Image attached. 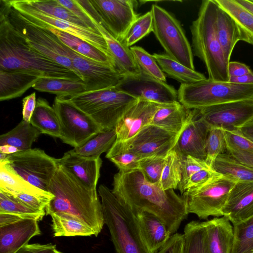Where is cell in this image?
<instances>
[{"label":"cell","mask_w":253,"mask_h":253,"mask_svg":"<svg viewBox=\"0 0 253 253\" xmlns=\"http://www.w3.org/2000/svg\"><path fill=\"white\" fill-rule=\"evenodd\" d=\"M227 153L242 163L253 168V142L238 130H225Z\"/></svg>","instance_id":"ab89813d"},{"label":"cell","mask_w":253,"mask_h":253,"mask_svg":"<svg viewBox=\"0 0 253 253\" xmlns=\"http://www.w3.org/2000/svg\"><path fill=\"white\" fill-rule=\"evenodd\" d=\"M37 104L36 94L34 92L22 100V120L30 123Z\"/></svg>","instance_id":"9f6ffc18"},{"label":"cell","mask_w":253,"mask_h":253,"mask_svg":"<svg viewBox=\"0 0 253 253\" xmlns=\"http://www.w3.org/2000/svg\"><path fill=\"white\" fill-rule=\"evenodd\" d=\"M42 78L40 74L27 70H0V101L22 96Z\"/></svg>","instance_id":"d4e9b609"},{"label":"cell","mask_w":253,"mask_h":253,"mask_svg":"<svg viewBox=\"0 0 253 253\" xmlns=\"http://www.w3.org/2000/svg\"><path fill=\"white\" fill-rule=\"evenodd\" d=\"M212 168L220 174L237 182H253V168L245 165L225 153L216 158Z\"/></svg>","instance_id":"8d00e7d4"},{"label":"cell","mask_w":253,"mask_h":253,"mask_svg":"<svg viewBox=\"0 0 253 253\" xmlns=\"http://www.w3.org/2000/svg\"><path fill=\"white\" fill-rule=\"evenodd\" d=\"M116 87L138 100L163 105L178 101L177 91L173 86L141 72L125 76Z\"/></svg>","instance_id":"2e32d148"},{"label":"cell","mask_w":253,"mask_h":253,"mask_svg":"<svg viewBox=\"0 0 253 253\" xmlns=\"http://www.w3.org/2000/svg\"><path fill=\"white\" fill-rule=\"evenodd\" d=\"M4 2L10 23L28 44L42 54L72 71L81 79L70 59L73 50L51 31L26 19L11 6L10 0H4Z\"/></svg>","instance_id":"ba28073f"},{"label":"cell","mask_w":253,"mask_h":253,"mask_svg":"<svg viewBox=\"0 0 253 253\" xmlns=\"http://www.w3.org/2000/svg\"><path fill=\"white\" fill-rule=\"evenodd\" d=\"M4 161L24 180L47 192L58 166V159L38 148L7 154Z\"/></svg>","instance_id":"30bf717a"},{"label":"cell","mask_w":253,"mask_h":253,"mask_svg":"<svg viewBox=\"0 0 253 253\" xmlns=\"http://www.w3.org/2000/svg\"><path fill=\"white\" fill-rule=\"evenodd\" d=\"M107 31L120 41L138 16L131 0H89Z\"/></svg>","instance_id":"ac0fdd59"},{"label":"cell","mask_w":253,"mask_h":253,"mask_svg":"<svg viewBox=\"0 0 253 253\" xmlns=\"http://www.w3.org/2000/svg\"><path fill=\"white\" fill-rule=\"evenodd\" d=\"M0 212L20 214L44 215L45 211H37L19 200L13 195L0 189Z\"/></svg>","instance_id":"c3c4849f"},{"label":"cell","mask_w":253,"mask_h":253,"mask_svg":"<svg viewBox=\"0 0 253 253\" xmlns=\"http://www.w3.org/2000/svg\"><path fill=\"white\" fill-rule=\"evenodd\" d=\"M55 249L56 245L52 244H28L21 248L15 253H52Z\"/></svg>","instance_id":"6f0895ef"},{"label":"cell","mask_w":253,"mask_h":253,"mask_svg":"<svg viewBox=\"0 0 253 253\" xmlns=\"http://www.w3.org/2000/svg\"><path fill=\"white\" fill-rule=\"evenodd\" d=\"M213 169L210 168L205 160L188 155L182 160V179L178 187L183 185L192 175L203 169Z\"/></svg>","instance_id":"f5cc1de1"},{"label":"cell","mask_w":253,"mask_h":253,"mask_svg":"<svg viewBox=\"0 0 253 253\" xmlns=\"http://www.w3.org/2000/svg\"><path fill=\"white\" fill-rule=\"evenodd\" d=\"M218 5L215 0L202 1L198 17L190 26L193 53L204 63L208 79L228 82V64L216 30Z\"/></svg>","instance_id":"277c9868"},{"label":"cell","mask_w":253,"mask_h":253,"mask_svg":"<svg viewBox=\"0 0 253 253\" xmlns=\"http://www.w3.org/2000/svg\"><path fill=\"white\" fill-rule=\"evenodd\" d=\"M192 115L179 101L162 105L154 115L150 125L171 132L179 134L183 129Z\"/></svg>","instance_id":"83f0119b"},{"label":"cell","mask_w":253,"mask_h":253,"mask_svg":"<svg viewBox=\"0 0 253 253\" xmlns=\"http://www.w3.org/2000/svg\"><path fill=\"white\" fill-rule=\"evenodd\" d=\"M253 71L250 67L238 61H230L228 64V73L229 77L242 76Z\"/></svg>","instance_id":"680465c9"},{"label":"cell","mask_w":253,"mask_h":253,"mask_svg":"<svg viewBox=\"0 0 253 253\" xmlns=\"http://www.w3.org/2000/svg\"><path fill=\"white\" fill-rule=\"evenodd\" d=\"M132 211L140 238L147 253H156L171 235L168 227L160 218L152 213L141 211Z\"/></svg>","instance_id":"44dd1931"},{"label":"cell","mask_w":253,"mask_h":253,"mask_svg":"<svg viewBox=\"0 0 253 253\" xmlns=\"http://www.w3.org/2000/svg\"><path fill=\"white\" fill-rule=\"evenodd\" d=\"M210 253H231L234 231L229 219L222 216L204 222Z\"/></svg>","instance_id":"484cf974"},{"label":"cell","mask_w":253,"mask_h":253,"mask_svg":"<svg viewBox=\"0 0 253 253\" xmlns=\"http://www.w3.org/2000/svg\"><path fill=\"white\" fill-rule=\"evenodd\" d=\"M30 123L41 133L60 137L61 125L57 114L53 106L44 98L40 97L37 99Z\"/></svg>","instance_id":"4dcf8cb0"},{"label":"cell","mask_w":253,"mask_h":253,"mask_svg":"<svg viewBox=\"0 0 253 253\" xmlns=\"http://www.w3.org/2000/svg\"><path fill=\"white\" fill-rule=\"evenodd\" d=\"M252 253H253V252H252Z\"/></svg>","instance_id":"003e7915"},{"label":"cell","mask_w":253,"mask_h":253,"mask_svg":"<svg viewBox=\"0 0 253 253\" xmlns=\"http://www.w3.org/2000/svg\"><path fill=\"white\" fill-rule=\"evenodd\" d=\"M0 189L27 193L51 201L54 196L31 184L18 175L6 161H0Z\"/></svg>","instance_id":"f1b7e54d"},{"label":"cell","mask_w":253,"mask_h":253,"mask_svg":"<svg viewBox=\"0 0 253 253\" xmlns=\"http://www.w3.org/2000/svg\"><path fill=\"white\" fill-rule=\"evenodd\" d=\"M252 1L253 2V0H252Z\"/></svg>","instance_id":"03108f58"},{"label":"cell","mask_w":253,"mask_h":253,"mask_svg":"<svg viewBox=\"0 0 253 253\" xmlns=\"http://www.w3.org/2000/svg\"><path fill=\"white\" fill-rule=\"evenodd\" d=\"M112 191L132 211L156 215L167 225L171 235L188 214L183 197L173 189L163 190L150 183L139 169L119 170L113 177Z\"/></svg>","instance_id":"6da1fadb"},{"label":"cell","mask_w":253,"mask_h":253,"mask_svg":"<svg viewBox=\"0 0 253 253\" xmlns=\"http://www.w3.org/2000/svg\"><path fill=\"white\" fill-rule=\"evenodd\" d=\"M104 38L108 51L112 56L116 69L124 76L137 75L140 70L134 58L130 47L116 39L100 23L93 21Z\"/></svg>","instance_id":"4316f807"},{"label":"cell","mask_w":253,"mask_h":253,"mask_svg":"<svg viewBox=\"0 0 253 253\" xmlns=\"http://www.w3.org/2000/svg\"><path fill=\"white\" fill-rule=\"evenodd\" d=\"M63 98L89 116L103 130L115 128L124 113L138 100L116 86Z\"/></svg>","instance_id":"8992f818"},{"label":"cell","mask_w":253,"mask_h":253,"mask_svg":"<svg viewBox=\"0 0 253 253\" xmlns=\"http://www.w3.org/2000/svg\"><path fill=\"white\" fill-rule=\"evenodd\" d=\"M140 71L161 81L166 82V77L157 61L144 49L138 46L130 47Z\"/></svg>","instance_id":"bcb514c9"},{"label":"cell","mask_w":253,"mask_h":253,"mask_svg":"<svg viewBox=\"0 0 253 253\" xmlns=\"http://www.w3.org/2000/svg\"><path fill=\"white\" fill-rule=\"evenodd\" d=\"M233 225L253 216V182H237L222 210Z\"/></svg>","instance_id":"603a6c76"},{"label":"cell","mask_w":253,"mask_h":253,"mask_svg":"<svg viewBox=\"0 0 253 253\" xmlns=\"http://www.w3.org/2000/svg\"><path fill=\"white\" fill-rule=\"evenodd\" d=\"M225 153H227V144L224 130L220 128L210 129L206 142V164L213 169L217 157Z\"/></svg>","instance_id":"7dc6e473"},{"label":"cell","mask_w":253,"mask_h":253,"mask_svg":"<svg viewBox=\"0 0 253 253\" xmlns=\"http://www.w3.org/2000/svg\"><path fill=\"white\" fill-rule=\"evenodd\" d=\"M117 138L115 128L102 130L98 133L83 145L74 148L70 152L85 157L99 158L105 152H108Z\"/></svg>","instance_id":"f35d334b"},{"label":"cell","mask_w":253,"mask_h":253,"mask_svg":"<svg viewBox=\"0 0 253 253\" xmlns=\"http://www.w3.org/2000/svg\"><path fill=\"white\" fill-rule=\"evenodd\" d=\"M229 82L237 84H253V72L236 77H229Z\"/></svg>","instance_id":"91938a15"},{"label":"cell","mask_w":253,"mask_h":253,"mask_svg":"<svg viewBox=\"0 0 253 253\" xmlns=\"http://www.w3.org/2000/svg\"><path fill=\"white\" fill-rule=\"evenodd\" d=\"M105 224L109 229L117 253H147L140 238L131 210L122 203L112 190L99 187Z\"/></svg>","instance_id":"5b68a950"},{"label":"cell","mask_w":253,"mask_h":253,"mask_svg":"<svg viewBox=\"0 0 253 253\" xmlns=\"http://www.w3.org/2000/svg\"><path fill=\"white\" fill-rule=\"evenodd\" d=\"M241 5L253 13V2L252 0H236Z\"/></svg>","instance_id":"be15d7a7"},{"label":"cell","mask_w":253,"mask_h":253,"mask_svg":"<svg viewBox=\"0 0 253 253\" xmlns=\"http://www.w3.org/2000/svg\"><path fill=\"white\" fill-rule=\"evenodd\" d=\"M48 191L54 198L45 208L46 215L63 213L91 227L97 236L105 224L101 202L96 190L87 188L72 173L58 164Z\"/></svg>","instance_id":"7a4b0ae2"},{"label":"cell","mask_w":253,"mask_h":253,"mask_svg":"<svg viewBox=\"0 0 253 253\" xmlns=\"http://www.w3.org/2000/svg\"><path fill=\"white\" fill-rule=\"evenodd\" d=\"M52 228L54 237L95 235L93 230L80 220L63 213H52Z\"/></svg>","instance_id":"74e56055"},{"label":"cell","mask_w":253,"mask_h":253,"mask_svg":"<svg viewBox=\"0 0 253 253\" xmlns=\"http://www.w3.org/2000/svg\"><path fill=\"white\" fill-rule=\"evenodd\" d=\"M156 253H185L183 234L175 233Z\"/></svg>","instance_id":"11a10c76"},{"label":"cell","mask_w":253,"mask_h":253,"mask_svg":"<svg viewBox=\"0 0 253 253\" xmlns=\"http://www.w3.org/2000/svg\"><path fill=\"white\" fill-rule=\"evenodd\" d=\"M163 104L138 100L123 115L115 126V141L125 142L135 136L149 125L157 110Z\"/></svg>","instance_id":"ffe728a7"},{"label":"cell","mask_w":253,"mask_h":253,"mask_svg":"<svg viewBox=\"0 0 253 253\" xmlns=\"http://www.w3.org/2000/svg\"><path fill=\"white\" fill-rule=\"evenodd\" d=\"M185 253H210L204 222L191 221L183 234Z\"/></svg>","instance_id":"b9f144b4"},{"label":"cell","mask_w":253,"mask_h":253,"mask_svg":"<svg viewBox=\"0 0 253 253\" xmlns=\"http://www.w3.org/2000/svg\"><path fill=\"white\" fill-rule=\"evenodd\" d=\"M33 88L39 91L55 94L56 96L68 97L85 91L83 81L65 79L42 78Z\"/></svg>","instance_id":"d590c367"},{"label":"cell","mask_w":253,"mask_h":253,"mask_svg":"<svg viewBox=\"0 0 253 253\" xmlns=\"http://www.w3.org/2000/svg\"><path fill=\"white\" fill-rule=\"evenodd\" d=\"M179 135L180 133L171 132L149 124L130 140L125 142L115 141L110 150L128 151L141 158L165 157L174 147Z\"/></svg>","instance_id":"4fadbf2b"},{"label":"cell","mask_w":253,"mask_h":253,"mask_svg":"<svg viewBox=\"0 0 253 253\" xmlns=\"http://www.w3.org/2000/svg\"><path fill=\"white\" fill-rule=\"evenodd\" d=\"M19 150L16 147L10 145L0 146V152L6 154H12L19 152Z\"/></svg>","instance_id":"6125c7cd"},{"label":"cell","mask_w":253,"mask_h":253,"mask_svg":"<svg viewBox=\"0 0 253 253\" xmlns=\"http://www.w3.org/2000/svg\"><path fill=\"white\" fill-rule=\"evenodd\" d=\"M178 101L188 109L203 108L253 98V84L215 82L206 79L181 84Z\"/></svg>","instance_id":"52a82bcc"},{"label":"cell","mask_w":253,"mask_h":253,"mask_svg":"<svg viewBox=\"0 0 253 253\" xmlns=\"http://www.w3.org/2000/svg\"><path fill=\"white\" fill-rule=\"evenodd\" d=\"M234 241L231 253L253 252V216L233 225Z\"/></svg>","instance_id":"ee69618b"},{"label":"cell","mask_w":253,"mask_h":253,"mask_svg":"<svg viewBox=\"0 0 253 253\" xmlns=\"http://www.w3.org/2000/svg\"><path fill=\"white\" fill-rule=\"evenodd\" d=\"M237 130L244 136L253 142V120L245 124Z\"/></svg>","instance_id":"94428289"},{"label":"cell","mask_w":253,"mask_h":253,"mask_svg":"<svg viewBox=\"0 0 253 253\" xmlns=\"http://www.w3.org/2000/svg\"><path fill=\"white\" fill-rule=\"evenodd\" d=\"M237 182L226 176L217 179L200 188L187 190L183 194L187 212L199 218L221 217L229 193Z\"/></svg>","instance_id":"8fae6325"},{"label":"cell","mask_w":253,"mask_h":253,"mask_svg":"<svg viewBox=\"0 0 253 253\" xmlns=\"http://www.w3.org/2000/svg\"><path fill=\"white\" fill-rule=\"evenodd\" d=\"M106 157L113 163L121 170L139 169L141 159L135 154L126 150H109Z\"/></svg>","instance_id":"f907efd6"},{"label":"cell","mask_w":253,"mask_h":253,"mask_svg":"<svg viewBox=\"0 0 253 253\" xmlns=\"http://www.w3.org/2000/svg\"><path fill=\"white\" fill-rule=\"evenodd\" d=\"M153 32V17L151 11L138 17L120 41L129 47Z\"/></svg>","instance_id":"f6af8a7d"},{"label":"cell","mask_w":253,"mask_h":253,"mask_svg":"<svg viewBox=\"0 0 253 253\" xmlns=\"http://www.w3.org/2000/svg\"><path fill=\"white\" fill-rule=\"evenodd\" d=\"M52 253H62L61 252H59V251L57 250L56 249L54 250Z\"/></svg>","instance_id":"e7e4bbea"},{"label":"cell","mask_w":253,"mask_h":253,"mask_svg":"<svg viewBox=\"0 0 253 253\" xmlns=\"http://www.w3.org/2000/svg\"><path fill=\"white\" fill-rule=\"evenodd\" d=\"M70 59L85 84V91L116 86L125 76L112 65L93 61L74 51Z\"/></svg>","instance_id":"e0dca14e"},{"label":"cell","mask_w":253,"mask_h":253,"mask_svg":"<svg viewBox=\"0 0 253 253\" xmlns=\"http://www.w3.org/2000/svg\"><path fill=\"white\" fill-rule=\"evenodd\" d=\"M183 159L174 148L168 153L157 184L162 190H174L177 188L182 179Z\"/></svg>","instance_id":"60d3db41"},{"label":"cell","mask_w":253,"mask_h":253,"mask_svg":"<svg viewBox=\"0 0 253 253\" xmlns=\"http://www.w3.org/2000/svg\"><path fill=\"white\" fill-rule=\"evenodd\" d=\"M216 30L226 59L229 62L234 47L240 41L239 36L237 28L232 18L218 5Z\"/></svg>","instance_id":"d6a6232c"},{"label":"cell","mask_w":253,"mask_h":253,"mask_svg":"<svg viewBox=\"0 0 253 253\" xmlns=\"http://www.w3.org/2000/svg\"><path fill=\"white\" fill-rule=\"evenodd\" d=\"M41 134L30 123L22 120L12 129L0 136V146L10 145L19 151H26L32 149L33 143Z\"/></svg>","instance_id":"e575fe53"},{"label":"cell","mask_w":253,"mask_h":253,"mask_svg":"<svg viewBox=\"0 0 253 253\" xmlns=\"http://www.w3.org/2000/svg\"><path fill=\"white\" fill-rule=\"evenodd\" d=\"M25 1L29 4L45 14L88 28L72 12L60 4L57 0H25Z\"/></svg>","instance_id":"7bdbcfd3"},{"label":"cell","mask_w":253,"mask_h":253,"mask_svg":"<svg viewBox=\"0 0 253 253\" xmlns=\"http://www.w3.org/2000/svg\"><path fill=\"white\" fill-rule=\"evenodd\" d=\"M222 176L213 169H203L192 175L178 188L181 194H183L187 190L200 188Z\"/></svg>","instance_id":"816d5d0a"},{"label":"cell","mask_w":253,"mask_h":253,"mask_svg":"<svg viewBox=\"0 0 253 253\" xmlns=\"http://www.w3.org/2000/svg\"><path fill=\"white\" fill-rule=\"evenodd\" d=\"M199 117L210 129L235 131L253 120V98L197 109Z\"/></svg>","instance_id":"9a60e30c"},{"label":"cell","mask_w":253,"mask_h":253,"mask_svg":"<svg viewBox=\"0 0 253 253\" xmlns=\"http://www.w3.org/2000/svg\"><path fill=\"white\" fill-rule=\"evenodd\" d=\"M52 106L60 122V139L64 143L74 148L78 147L103 130L89 116L68 99L56 96Z\"/></svg>","instance_id":"7c38bea8"},{"label":"cell","mask_w":253,"mask_h":253,"mask_svg":"<svg viewBox=\"0 0 253 253\" xmlns=\"http://www.w3.org/2000/svg\"><path fill=\"white\" fill-rule=\"evenodd\" d=\"M10 2L15 9L30 22L43 28H55L78 37L112 57L106 41L100 33L45 14L29 4L25 0H10Z\"/></svg>","instance_id":"5bb4252c"},{"label":"cell","mask_w":253,"mask_h":253,"mask_svg":"<svg viewBox=\"0 0 253 253\" xmlns=\"http://www.w3.org/2000/svg\"><path fill=\"white\" fill-rule=\"evenodd\" d=\"M152 55L162 71L181 84H191L207 79L204 74L185 66L166 53H154Z\"/></svg>","instance_id":"836d02e7"},{"label":"cell","mask_w":253,"mask_h":253,"mask_svg":"<svg viewBox=\"0 0 253 253\" xmlns=\"http://www.w3.org/2000/svg\"><path fill=\"white\" fill-rule=\"evenodd\" d=\"M36 219L25 218L0 226V253H15L41 232Z\"/></svg>","instance_id":"7402d4cb"},{"label":"cell","mask_w":253,"mask_h":253,"mask_svg":"<svg viewBox=\"0 0 253 253\" xmlns=\"http://www.w3.org/2000/svg\"><path fill=\"white\" fill-rule=\"evenodd\" d=\"M24 70L43 78L82 80L74 72L31 47L9 20L4 0H0V70Z\"/></svg>","instance_id":"3957f363"},{"label":"cell","mask_w":253,"mask_h":253,"mask_svg":"<svg viewBox=\"0 0 253 253\" xmlns=\"http://www.w3.org/2000/svg\"><path fill=\"white\" fill-rule=\"evenodd\" d=\"M150 11L153 17V32L166 54L185 66L195 70L192 46L179 21L157 4H153Z\"/></svg>","instance_id":"9c48e42d"},{"label":"cell","mask_w":253,"mask_h":253,"mask_svg":"<svg viewBox=\"0 0 253 253\" xmlns=\"http://www.w3.org/2000/svg\"><path fill=\"white\" fill-rule=\"evenodd\" d=\"M57 1L82 21L88 28L100 33L96 25L78 3L77 0H57Z\"/></svg>","instance_id":"db71d44e"},{"label":"cell","mask_w":253,"mask_h":253,"mask_svg":"<svg viewBox=\"0 0 253 253\" xmlns=\"http://www.w3.org/2000/svg\"><path fill=\"white\" fill-rule=\"evenodd\" d=\"M232 18L238 29L239 40L253 46V13L236 0H215Z\"/></svg>","instance_id":"f546056e"},{"label":"cell","mask_w":253,"mask_h":253,"mask_svg":"<svg viewBox=\"0 0 253 253\" xmlns=\"http://www.w3.org/2000/svg\"><path fill=\"white\" fill-rule=\"evenodd\" d=\"M210 130L199 117L197 110L192 109L191 116L173 148L182 158L190 155L205 161L206 142Z\"/></svg>","instance_id":"d6986e66"},{"label":"cell","mask_w":253,"mask_h":253,"mask_svg":"<svg viewBox=\"0 0 253 253\" xmlns=\"http://www.w3.org/2000/svg\"><path fill=\"white\" fill-rule=\"evenodd\" d=\"M45 28L53 33L62 43L78 54L93 61L109 64L116 68L112 57L86 42L55 28Z\"/></svg>","instance_id":"1f68e13d"},{"label":"cell","mask_w":253,"mask_h":253,"mask_svg":"<svg viewBox=\"0 0 253 253\" xmlns=\"http://www.w3.org/2000/svg\"><path fill=\"white\" fill-rule=\"evenodd\" d=\"M58 163L72 173L87 188L96 190L102 161L100 157L81 156L68 151L65 153Z\"/></svg>","instance_id":"cb8c5ba5"},{"label":"cell","mask_w":253,"mask_h":253,"mask_svg":"<svg viewBox=\"0 0 253 253\" xmlns=\"http://www.w3.org/2000/svg\"><path fill=\"white\" fill-rule=\"evenodd\" d=\"M165 162V157L143 158L140 160L139 170L148 182L157 185L161 176Z\"/></svg>","instance_id":"681fc988"}]
</instances>
